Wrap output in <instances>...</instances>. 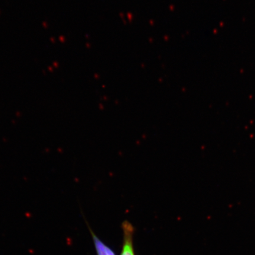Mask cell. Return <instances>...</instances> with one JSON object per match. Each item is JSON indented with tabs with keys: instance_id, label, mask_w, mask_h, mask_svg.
Returning <instances> with one entry per match:
<instances>
[{
	"instance_id": "cell-1",
	"label": "cell",
	"mask_w": 255,
	"mask_h": 255,
	"mask_svg": "<svg viewBox=\"0 0 255 255\" xmlns=\"http://www.w3.org/2000/svg\"><path fill=\"white\" fill-rule=\"evenodd\" d=\"M127 226L124 225L125 232L126 233L125 244L123 248V251L121 255H134L133 254V249L132 246L131 237H130V226H129L128 223H126Z\"/></svg>"
},
{
	"instance_id": "cell-2",
	"label": "cell",
	"mask_w": 255,
	"mask_h": 255,
	"mask_svg": "<svg viewBox=\"0 0 255 255\" xmlns=\"http://www.w3.org/2000/svg\"><path fill=\"white\" fill-rule=\"evenodd\" d=\"M94 239L98 255H116L110 248L107 247L94 235Z\"/></svg>"
}]
</instances>
